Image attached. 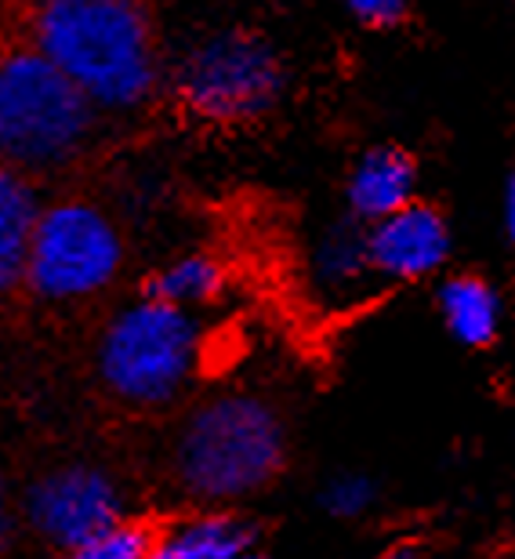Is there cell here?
Returning <instances> with one entry per match:
<instances>
[{"label":"cell","mask_w":515,"mask_h":559,"mask_svg":"<svg viewBox=\"0 0 515 559\" xmlns=\"http://www.w3.org/2000/svg\"><path fill=\"white\" fill-rule=\"evenodd\" d=\"M22 40L98 109L131 114L160 84L149 0H19Z\"/></svg>","instance_id":"6da1fadb"},{"label":"cell","mask_w":515,"mask_h":559,"mask_svg":"<svg viewBox=\"0 0 515 559\" xmlns=\"http://www.w3.org/2000/svg\"><path fill=\"white\" fill-rule=\"evenodd\" d=\"M290 436L284 415L254 393L207 396L175 436V484L204 509H237L284 476Z\"/></svg>","instance_id":"7a4b0ae2"},{"label":"cell","mask_w":515,"mask_h":559,"mask_svg":"<svg viewBox=\"0 0 515 559\" xmlns=\"http://www.w3.org/2000/svg\"><path fill=\"white\" fill-rule=\"evenodd\" d=\"M98 124V106L29 40L0 48V164L22 175L70 167Z\"/></svg>","instance_id":"3957f363"},{"label":"cell","mask_w":515,"mask_h":559,"mask_svg":"<svg viewBox=\"0 0 515 559\" xmlns=\"http://www.w3.org/2000/svg\"><path fill=\"white\" fill-rule=\"evenodd\" d=\"M204 360V334L189 309L139 298L98 334L95 367L103 385L128 407H167L185 393Z\"/></svg>","instance_id":"277c9868"},{"label":"cell","mask_w":515,"mask_h":559,"mask_svg":"<svg viewBox=\"0 0 515 559\" xmlns=\"http://www.w3.org/2000/svg\"><path fill=\"white\" fill-rule=\"evenodd\" d=\"M120 265L124 237L117 222L92 200H59L40 207L33 222L22 287L51 306H73L103 295L117 280Z\"/></svg>","instance_id":"5b68a950"},{"label":"cell","mask_w":515,"mask_h":559,"mask_svg":"<svg viewBox=\"0 0 515 559\" xmlns=\"http://www.w3.org/2000/svg\"><path fill=\"white\" fill-rule=\"evenodd\" d=\"M284 95V66L262 37L218 29L178 66V98L189 114L215 124H248Z\"/></svg>","instance_id":"8992f818"},{"label":"cell","mask_w":515,"mask_h":559,"mask_svg":"<svg viewBox=\"0 0 515 559\" xmlns=\"http://www.w3.org/2000/svg\"><path fill=\"white\" fill-rule=\"evenodd\" d=\"M22 523L37 531L55 549L92 538V534L113 527L124 516V490L117 476L98 465H55L40 473L19 498Z\"/></svg>","instance_id":"52a82bcc"},{"label":"cell","mask_w":515,"mask_h":559,"mask_svg":"<svg viewBox=\"0 0 515 559\" xmlns=\"http://www.w3.org/2000/svg\"><path fill=\"white\" fill-rule=\"evenodd\" d=\"M451 222L421 200H410L407 207L367 226L371 270L392 284H414V280L435 276L451 259Z\"/></svg>","instance_id":"ba28073f"},{"label":"cell","mask_w":515,"mask_h":559,"mask_svg":"<svg viewBox=\"0 0 515 559\" xmlns=\"http://www.w3.org/2000/svg\"><path fill=\"white\" fill-rule=\"evenodd\" d=\"M418 193V164L399 145H374L352 164L349 182H345V200L349 215L363 226L407 207Z\"/></svg>","instance_id":"9c48e42d"},{"label":"cell","mask_w":515,"mask_h":559,"mask_svg":"<svg viewBox=\"0 0 515 559\" xmlns=\"http://www.w3.org/2000/svg\"><path fill=\"white\" fill-rule=\"evenodd\" d=\"M258 523L240 509H204L153 538L149 559H232L258 545Z\"/></svg>","instance_id":"30bf717a"},{"label":"cell","mask_w":515,"mask_h":559,"mask_svg":"<svg viewBox=\"0 0 515 559\" xmlns=\"http://www.w3.org/2000/svg\"><path fill=\"white\" fill-rule=\"evenodd\" d=\"M309 280L327 301H352L374 280L371 254H367L363 222H338L323 229L309 254Z\"/></svg>","instance_id":"8fae6325"},{"label":"cell","mask_w":515,"mask_h":559,"mask_svg":"<svg viewBox=\"0 0 515 559\" xmlns=\"http://www.w3.org/2000/svg\"><path fill=\"white\" fill-rule=\"evenodd\" d=\"M435 306H440L443 328L451 331L454 342L468 349H487L498 342L501 323H505V306L494 284L476 273L446 276L435 290Z\"/></svg>","instance_id":"7c38bea8"},{"label":"cell","mask_w":515,"mask_h":559,"mask_svg":"<svg viewBox=\"0 0 515 559\" xmlns=\"http://www.w3.org/2000/svg\"><path fill=\"white\" fill-rule=\"evenodd\" d=\"M37 215L40 204L29 175L0 164V301L15 295L26 280V254Z\"/></svg>","instance_id":"4fadbf2b"},{"label":"cell","mask_w":515,"mask_h":559,"mask_svg":"<svg viewBox=\"0 0 515 559\" xmlns=\"http://www.w3.org/2000/svg\"><path fill=\"white\" fill-rule=\"evenodd\" d=\"M221 290H226V270L215 254H182V259L167 262L164 270H156L145 284V295L160 298L167 306L189 309L211 306Z\"/></svg>","instance_id":"5bb4252c"},{"label":"cell","mask_w":515,"mask_h":559,"mask_svg":"<svg viewBox=\"0 0 515 559\" xmlns=\"http://www.w3.org/2000/svg\"><path fill=\"white\" fill-rule=\"evenodd\" d=\"M156 531L139 520H120L113 527L62 549L59 559H149Z\"/></svg>","instance_id":"9a60e30c"},{"label":"cell","mask_w":515,"mask_h":559,"mask_svg":"<svg viewBox=\"0 0 515 559\" xmlns=\"http://www.w3.org/2000/svg\"><path fill=\"white\" fill-rule=\"evenodd\" d=\"M378 506V484L367 473L345 468L323 479L320 487V509L331 520H363Z\"/></svg>","instance_id":"2e32d148"},{"label":"cell","mask_w":515,"mask_h":559,"mask_svg":"<svg viewBox=\"0 0 515 559\" xmlns=\"http://www.w3.org/2000/svg\"><path fill=\"white\" fill-rule=\"evenodd\" d=\"M342 4L356 22H363L371 29L399 26L403 15H407V0H342Z\"/></svg>","instance_id":"e0dca14e"},{"label":"cell","mask_w":515,"mask_h":559,"mask_svg":"<svg viewBox=\"0 0 515 559\" xmlns=\"http://www.w3.org/2000/svg\"><path fill=\"white\" fill-rule=\"evenodd\" d=\"M19 523H22L19 501H15V495H11L8 479L0 476V559H4L11 545H15V538H19Z\"/></svg>","instance_id":"ac0fdd59"},{"label":"cell","mask_w":515,"mask_h":559,"mask_svg":"<svg viewBox=\"0 0 515 559\" xmlns=\"http://www.w3.org/2000/svg\"><path fill=\"white\" fill-rule=\"evenodd\" d=\"M501 218H505V237L515 243V167L505 182V207H501Z\"/></svg>","instance_id":"d6986e66"},{"label":"cell","mask_w":515,"mask_h":559,"mask_svg":"<svg viewBox=\"0 0 515 559\" xmlns=\"http://www.w3.org/2000/svg\"><path fill=\"white\" fill-rule=\"evenodd\" d=\"M378 559H424V552L418 549V545H410V542H396V545H388V549Z\"/></svg>","instance_id":"ffe728a7"},{"label":"cell","mask_w":515,"mask_h":559,"mask_svg":"<svg viewBox=\"0 0 515 559\" xmlns=\"http://www.w3.org/2000/svg\"><path fill=\"white\" fill-rule=\"evenodd\" d=\"M232 559H268V556H265V552H258V545H254V549H243V552H237Z\"/></svg>","instance_id":"44dd1931"}]
</instances>
